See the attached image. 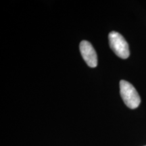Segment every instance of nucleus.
Here are the masks:
<instances>
[{
    "label": "nucleus",
    "mask_w": 146,
    "mask_h": 146,
    "mask_svg": "<svg viewBox=\"0 0 146 146\" xmlns=\"http://www.w3.org/2000/svg\"><path fill=\"white\" fill-rule=\"evenodd\" d=\"M120 96L124 102L131 109H135L141 103V98L135 88L129 82L121 80L120 81Z\"/></svg>",
    "instance_id": "nucleus-1"
},
{
    "label": "nucleus",
    "mask_w": 146,
    "mask_h": 146,
    "mask_svg": "<svg viewBox=\"0 0 146 146\" xmlns=\"http://www.w3.org/2000/svg\"><path fill=\"white\" fill-rule=\"evenodd\" d=\"M108 39L110 48L116 56L123 59L129 58L130 55L129 45L123 35L118 32L112 31L109 33Z\"/></svg>",
    "instance_id": "nucleus-2"
},
{
    "label": "nucleus",
    "mask_w": 146,
    "mask_h": 146,
    "mask_svg": "<svg viewBox=\"0 0 146 146\" xmlns=\"http://www.w3.org/2000/svg\"><path fill=\"white\" fill-rule=\"evenodd\" d=\"M80 51L82 57L86 62L87 64L91 68H95L98 65V56L94 47L89 41H82L80 43Z\"/></svg>",
    "instance_id": "nucleus-3"
},
{
    "label": "nucleus",
    "mask_w": 146,
    "mask_h": 146,
    "mask_svg": "<svg viewBox=\"0 0 146 146\" xmlns=\"http://www.w3.org/2000/svg\"><path fill=\"white\" fill-rule=\"evenodd\" d=\"M145 146H146V145H145Z\"/></svg>",
    "instance_id": "nucleus-4"
}]
</instances>
